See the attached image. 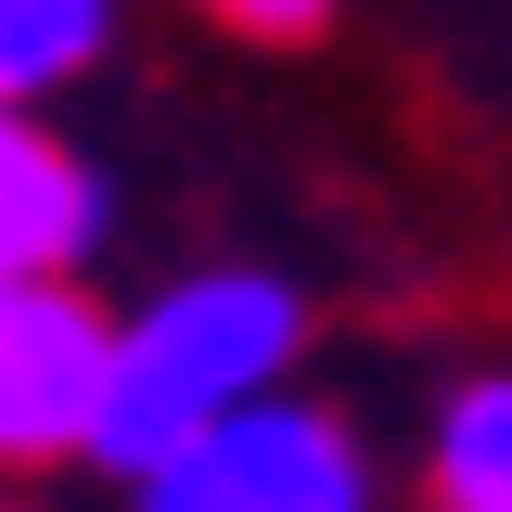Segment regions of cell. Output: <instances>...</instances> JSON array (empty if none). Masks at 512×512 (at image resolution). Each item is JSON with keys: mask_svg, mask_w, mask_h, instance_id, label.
I'll return each instance as SVG.
<instances>
[{"mask_svg": "<svg viewBox=\"0 0 512 512\" xmlns=\"http://www.w3.org/2000/svg\"><path fill=\"white\" fill-rule=\"evenodd\" d=\"M295 346H308V295L282 269H180L116 333V397H103L90 461L103 474L180 461L205 423H231L244 397H269V384L295 372Z\"/></svg>", "mask_w": 512, "mask_h": 512, "instance_id": "obj_1", "label": "cell"}, {"mask_svg": "<svg viewBox=\"0 0 512 512\" xmlns=\"http://www.w3.org/2000/svg\"><path fill=\"white\" fill-rule=\"evenodd\" d=\"M128 512H372V461L320 397L269 384L231 423H205L180 461L128 474Z\"/></svg>", "mask_w": 512, "mask_h": 512, "instance_id": "obj_2", "label": "cell"}, {"mask_svg": "<svg viewBox=\"0 0 512 512\" xmlns=\"http://www.w3.org/2000/svg\"><path fill=\"white\" fill-rule=\"evenodd\" d=\"M128 320L90 282H0V461H90Z\"/></svg>", "mask_w": 512, "mask_h": 512, "instance_id": "obj_3", "label": "cell"}, {"mask_svg": "<svg viewBox=\"0 0 512 512\" xmlns=\"http://www.w3.org/2000/svg\"><path fill=\"white\" fill-rule=\"evenodd\" d=\"M103 218H116L103 167L39 103H13V128H0V282H90Z\"/></svg>", "mask_w": 512, "mask_h": 512, "instance_id": "obj_4", "label": "cell"}, {"mask_svg": "<svg viewBox=\"0 0 512 512\" xmlns=\"http://www.w3.org/2000/svg\"><path fill=\"white\" fill-rule=\"evenodd\" d=\"M423 512H512V372L448 384L423 436Z\"/></svg>", "mask_w": 512, "mask_h": 512, "instance_id": "obj_5", "label": "cell"}, {"mask_svg": "<svg viewBox=\"0 0 512 512\" xmlns=\"http://www.w3.org/2000/svg\"><path fill=\"white\" fill-rule=\"evenodd\" d=\"M116 13L128 0H0V90H13V103L77 90L90 64L116 52Z\"/></svg>", "mask_w": 512, "mask_h": 512, "instance_id": "obj_6", "label": "cell"}, {"mask_svg": "<svg viewBox=\"0 0 512 512\" xmlns=\"http://www.w3.org/2000/svg\"><path fill=\"white\" fill-rule=\"evenodd\" d=\"M218 26H244V39H320L333 26V0H205Z\"/></svg>", "mask_w": 512, "mask_h": 512, "instance_id": "obj_7", "label": "cell"}]
</instances>
